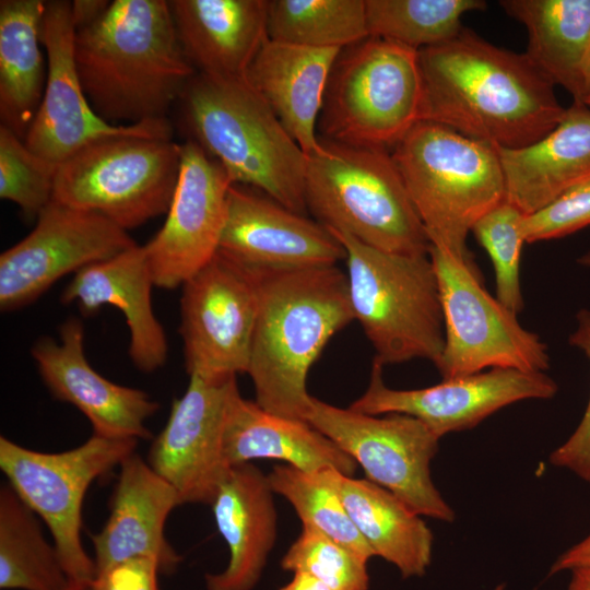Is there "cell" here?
Returning <instances> with one entry per match:
<instances>
[{"instance_id": "obj_37", "label": "cell", "mask_w": 590, "mask_h": 590, "mask_svg": "<svg viewBox=\"0 0 590 590\" xmlns=\"http://www.w3.org/2000/svg\"><path fill=\"white\" fill-rule=\"evenodd\" d=\"M522 216L505 200L482 216L471 231L492 260L496 298L515 315L524 305L519 273L521 249L526 243L519 228Z\"/></svg>"}, {"instance_id": "obj_25", "label": "cell", "mask_w": 590, "mask_h": 590, "mask_svg": "<svg viewBox=\"0 0 590 590\" xmlns=\"http://www.w3.org/2000/svg\"><path fill=\"white\" fill-rule=\"evenodd\" d=\"M495 149L505 200L523 215L534 213L590 179V109L574 101L559 123L542 139L523 148Z\"/></svg>"}, {"instance_id": "obj_18", "label": "cell", "mask_w": 590, "mask_h": 590, "mask_svg": "<svg viewBox=\"0 0 590 590\" xmlns=\"http://www.w3.org/2000/svg\"><path fill=\"white\" fill-rule=\"evenodd\" d=\"M40 36L47 56V79L40 106L25 139L32 152L60 164L98 139L138 128L140 122L108 123L88 103L74 59L71 1H46Z\"/></svg>"}, {"instance_id": "obj_20", "label": "cell", "mask_w": 590, "mask_h": 590, "mask_svg": "<svg viewBox=\"0 0 590 590\" xmlns=\"http://www.w3.org/2000/svg\"><path fill=\"white\" fill-rule=\"evenodd\" d=\"M60 342L39 338L32 346L39 375L52 396L74 405L90 421L93 434L107 438L149 439L145 422L158 403L143 390L117 385L86 359L84 328L78 318L59 329Z\"/></svg>"}, {"instance_id": "obj_4", "label": "cell", "mask_w": 590, "mask_h": 590, "mask_svg": "<svg viewBox=\"0 0 590 590\" xmlns=\"http://www.w3.org/2000/svg\"><path fill=\"white\" fill-rule=\"evenodd\" d=\"M178 102L188 140L216 160L234 185L256 188L294 212L307 211V155L246 78L196 72Z\"/></svg>"}, {"instance_id": "obj_13", "label": "cell", "mask_w": 590, "mask_h": 590, "mask_svg": "<svg viewBox=\"0 0 590 590\" xmlns=\"http://www.w3.org/2000/svg\"><path fill=\"white\" fill-rule=\"evenodd\" d=\"M179 333L189 376L247 373L257 316V280L217 252L182 284Z\"/></svg>"}, {"instance_id": "obj_22", "label": "cell", "mask_w": 590, "mask_h": 590, "mask_svg": "<svg viewBox=\"0 0 590 590\" xmlns=\"http://www.w3.org/2000/svg\"><path fill=\"white\" fill-rule=\"evenodd\" d=\"M268 475L247 462L229 468L211 503L229 560L219 574H206V590H252L278 535V514Z\"/></svg>"}, {"instance_id": "obj_48", "label": "cell", "mask_w": 590, "mask_h": 590, "mask_svg": "<svg viewBox=\"0 0 590 590\" xmlns=\"http://www.w3.org/2000/svg\"><path fill=\"white\" fill-rule=\"evenodd\" d=\"M583 104H586V105L588 106V108L590 109V97H588V98L583 102Z\"/></svg>"}, {"instance_id": "obj_35", "label": "cell", "mask_w": 590, "mask_h": 590, "mask_svg": "<svg viewBox=\"0 0 590 590\" xmlns=\"http://www.w3.org/2000/svg\"><path fill=\"white\" fill-rule=\"evenodd\" d=\"M284 570L305 573L330 590H368L367 560L306 526L281 560Z\"/></svg>"}, {"instance_id": "obj_42", "label": "cell", "mask_w": 590, "mask_h": 590, "mask_svg": "<svg viewBox=\"0 0 590 590\" xmlns=\"http://www.w3.org/2000/svg\"><path fill=\"white\" fill-rule=\"evenodd\" d=\"M111 1L107 0H75L71 1V14L75 30L85 27L108 9Z\"/></svg>"}, {"instance_id": "obj_29", "label": "cell", "mask_w": 590, "mask_h": 590, "mask_svg": "<svg viewBox=\"0 0 590 590\" xmlns=\"http://www.w3.org/2000/svg\"><path fill=\"white\" fill-rule=\"evenodd\" d=\"M499 4L526 26L527 58L554 85L583 103L590 59V0H503Z\"/></svg>"}, {"instance_id": "obj_32", "label": "cell", "mask_w": 590, "mask_h": 590, "mask_svg": "<svg viewBox=\"0 0 590 590\" xmlns=\"http://www.w3.org/2000/svg\"><path fill=\"white\" fill-rule=\"evenodd\" d=\"M268 37L343 50L369 37L365 0H269Z\"/></svg>"}, {"instance_id": "obj_24", "label": "cell", "mask_w": 590, "mask_h": 590, "mask_svg": "<svg viewBox=\"0 0 590 590\" xmlns=\"http://www.w3.org/2000/svg\"><path fill=\"white\" fill-rule=\"evenodd\" d=\"M267 0H172L180 46L196 72L246 78L268 37Z\"/></svg>"}, {"instance_id": "obj_40", "label": "cell", "mask_w": 590, "mask_h": 590, "mask_svg": "<svg viewBox=\"0 0 590 590\" xmlns=\"http://www.w3.org/2000/svg\"><path fill=\"white\" fill-rule=\"evenodd\" d=\"M158 563L150 557L131 558L96 574L92 590H158Z\"/></svg>"}, {"instance_id": "obj_39", "label": "cell", "mask_w": 590, "mask_h": 590, "mask_svg": "<svg viewBox=\"0 0 590 590\" xmlns=\"http://www.w3.org/2000/svg\"><path fill=\"white\" fill-rule=\"evenodd\" d=\"M576 318L577 326L568 341L582 351L590 362V310L581 309ZM550 462L573 471L590 484V398L577 428L550 455Z\"/></svg>"}, {"instance_id": "obj_9", "label": "cell", "mask_w": 590, "mask_h": 590, "mask_svg": "<svg viewBox=\"0 0 590 590\" xmlns=\"http://www.w3.org/2000/svg\"><path fill=\"white\" fill-rule=\"evenodd\" d=\"M417 50L381 37L343 49L331 71L318 127L321 139L388 150L421 121Z\"/></svg>"}, {"instance_id": "obj_47", "label": "cell", "mask_w": 590, "mask_h": 590, "mask_svg": "<svg viewBox=\"0 0 590 590\" xmlns=\"http://www.w3.org/2000/svg\"><path fill=\"white\" fill-rule=\"evenodd\" d=\"M578 263L590 267V250L578 258Z\"/></svg>"}, {"instance_id": "obj_8", "label": "cell", "mask_w": 590, "mask_h": 590, "mask_svg": "<svg viewBox=\"0 0 590 590\" xmlns=\"http://www.w3.org/2000/svg\"><path fill=\"white\" fill-rule=\"evenodd\" d=\"M345 250L354 320L382 367L415 358L438 364L445 344L438 281L429 255L390 252L329 228Z\"/></svg>"}, {"instance_id": "obj_27", "label": "cell", "mask_w": 590, "mask_h": 590, "mask_svg": "<svg viewBox=\"0 0 590 590\" xmlns=\"http://www.w3.org/2000/svg\"><path fill=\"white\" fill-rule=\"evenodd\" d=\"M223 450L228 467L268 458L307 472L335 469L353 476L357 468L350 455L308 422L269 413L239 391L228 408Z\"/></svg>"}, {"instance_id": "obj_3", "label": "cell", "mask_w": 590, "mask_h": 590, "mask_svg": "<svg viewBox=\"0 0 590 590\" xmlns=\"http://www.w3.org/2000/svg\"><path fill=\"white\" fill-rule=\"evenodd\" d=\"M252 271L257 316L247 374L255 401L269 413L305 421L309 369L354 320L346 273L337 266Z\"/></svg>"}, {"instance_id": "obj_23", "label": "cell", "mask_w": 590, "mask_h": 590, "mask_svg": "<svg viewBox=\"0 0 590 590\" xmlns=\"http://www.w3.org/2000/svg\"><path fill=\"white\" fill-rule=\"evenodd\" d=\"M154 285L144 246L132 248L75 273L63 290L61 303H76L83 315L111 305L121 310L130 331L128 353L143 373L161 368L167 358V340L156 318L151 291Z\"/></svg>"}, {"instance_id": "obj_7", "label": "cell", "mask_w": 590, "mask_h": 590, "mask_svg": "<svg viewBox=\"0 0 590 590\" xmlns=\"http://www.w3.org/2000/svg\"><path fill=\"white\" fill-rule=\"evenodd\" d=\"M167 118L98 139L59 164L52 200L97 213L125 231L166 214L177 185L181 144Z\"/></svg>"}, {"instance_id": "obj_21", "label": "cell", "mask_w": 590, "mask_h": 590, "mask_svg": "<svg viewBox=\"0 0 590 590\" xmlns=\"http://www.w3.org/2000/svg\"><path fill=\"white\" fill-rule=\"evenodd\" d=\"M110 514L92 535L96 574L137 557L155 559L163 573H172L180 556L167 542L164 527L170 511L181 505L176 489L135 452L119 465Z\"/></svg>"}, {"instance_id": "obj_33", "label": "cell", "mask_w": 590, "mask_h": 590, "mask_svg": "<svg viewBox=\"0 0 590 590\" xmlns=\"http://www.w3.org/2000/svg\"><path fill=\"white\" fill-rule=\"evenodd\" d=\"M369 36L414 50L442 44L463 27L469 11L484 10L482 0H365Z\"/></svg>"}, {"instance_id": "obj_28", "label": "cell", "mask_w": 590, "mask_h": 590, "mask_svg": "<svg viewBox=\"0 0 590 590\" xmlns=\"http://www.w3.org/2000/svg\"><path fill=\"white\" fill-rule=\"evenodd\" d=\"M323 473L375 556L393 564L403 578L424 576L434 536L421 516L367 479H353L335 469Z\"/></svg>"}, {"instance_id": "obj_41", "label": "cell", "mask_w": 590, "mask_h": 590, "mask_svg": "<svg viewBox=\"0 0 590 590\" xmlns=\"http://www.w3.org/2000/svg\"><path fill=\"white\" fill-rule=\"evenodd\" d=\"M590 566V534L564 552L551 566L550 575Z\"/></svg>"}, {"instance_id": "obj_30", "label": "cell", "mask_w": 590, "mask_h": 590, "mask_svg": "<svg viewBox=\"0 0 590 590\" xmlns=\"http://www.w3.org/2000/svg\"><path fill=\"white\" fill-rule=\"evenodd\" d=\"M46 1H0V118L24 142L40 106L47 67L42 51Z\"/></svg>"}, {"instance_id": "obj_11", "label": "cell", "mask_w": 590, "mask_h": 590, "mask_svg": "<svg viewBox=\"0 0 590 590\" xmlns=\"http://www.w3.org/2000/svg\"><path fill=\"white\" fill-rule=\"evenodd\" d=\"M428 255L444 318L445 344L435 366L442 379L487 368L544 373L550 367L546 344L486 292L475 264L433 245Z\"/></svg>"}, {"instance_id": "obj_31", "label": "cell", "mask_w": 590, "mask_h": 590, "mask_svg": "<svg viewBox=\"0 0 590 590\" xmlns=\"http://www.w3.org/2000/svg\"><path fill=\"white\" fill-rule=\"evenodd\" d=\"M70 583L37 515L4 484L0 489V588L66 590Z\"/></svg>"}, {"instance_id": "obj_46", "label": "cell", "mask_w": 590, "mask_h": 590, "mask_svg": "<svg viewBox=\"0 0 590 590\" xmlns=\"http://www.w3.org/2000/svg\"><path fill=\"white\" fill-rule=\"evenodd\" d=\"M66 590H92L91 582H71Z\"/></svg>"}, {"instance_id": "obj_17", "label": "cell", "mask_w": 590, "mask_h": 590, "mask_svg": "<svg viewBox=\"0 0 590 590\" xmlns=\"http://www.w3.org/2000/svg\"><path fill=\"white\" fill-rule=\"evenodd\" d=\"M175 399L167 423L154 439L148 463L177 492L181 505H211L227 474L223 450L229 404L239 391L236 376L205 379L189 376Z\"/></svg>"}, {"instance_id": "obj_26", "label": "cell", "mask_w": 590, "mask_h": 590, "mask_svg": "<svg viewBox=\"0 0 590 590\" xmlns=\"http://www.w3.org/2000/svg\"><path fill=\"white\" fill-rule=\"evenodd\" d=\"M341 51L268 38L248 68L246 79L306 155L320 144L316 129Z\"/></svg>"}, {"instance_id": "obj_6", "label": "cell", "mask_w": 590, "mask_h": 590, "mask_svg": "<svg viewBox=\"0 0 590 590\" xmlns=\"http://www.w3.org/2000/svg\"><path fill=\"white\" fill-rule=\"evenodd\" d=\"M320 139L307 155V210L380 250L427 255L430 241L391 153Z\"/></svg>"}, {"instance_id": "obj_10", "label": "cell", "mask_w": 590, "mask_h": 590, "mask_svg": "<svg viewBox=\"0 0 590 590\" xmlns=\"http://www.w3.org/2000/svg\"><path fill=\"white\" fill-rule=\"evenodd\" d=\"M138 439L93 434L62 452H40L0 437V468L19 497L43 519L71 582H91L95 562L81 540L85 493L98 476L134 452Z\"/></svg>"}, {"instance_id": "obj_12", "label": "cell", "mask_w": 590, "mask_h": 590, "mask_svg": "<svg viewBox=\"0 0 590 590\" xmlns=\"http://www.w3.org/2000/svg\"><path fill=\"white\" fill-rule=\"evenodd\" d=\"M359 464L367 480L386 488L418 516L456 518L430 476L439 437L422 421L399 413L369 415L311 396L305 417Z\"/></svg>"}, {"instance_id": "obj_5", "label": "cell", "mask_w": 590, "mask_h": 590, "mask_svg": "<svg viewBox=\"0 0 590 590\" xmlns=\"http://www.w3.org/2000/svg\"><path fill=\"white\" fill-rule=\"evenodd\" d=\"M391 155L430 245L475 264L467 236L482 216L505 201L496 149L422 120Z\"/></svg>"}, {"instance_id": "obj_45", "label": "cell", "mask_w": 590, "mask_h": 590, "mask_svg": "<svg viewBox=\"0 0 590 590\" xmlns=\"http://www.w3.org/2000/svg\"><path fill=\"white\" fill-rule=\"evenodd\" d=\"M590 97V59L588 62L587 71H586V80H585V98L583 102Z\"/></svg>"}, {"instance_id": "obj_34", "label": "cell", "mask_w": 590, "mask_h": 590, "mask_svg": "<svg viewBox=\"0 0 590 590\" xmlns=\"http://www.w3.org/2000/svg\"><path fill=\"white\" fill-rule=\"evenodd\" d=\"M268 480L272 491L291 503L302 526L323 533L367 562L375 556L323 470L307 472L288 464H276Z\"/></svg>"}, {"instance_id": "obj_43", "label": "cell", "mask_w": 590, "mask_h": 590, "mask_svg": "<svg viewBox=\"0 0 590 590\" xmlns=\"http://www.w3.org/2000/svg\"><path fill=\"white\" fill-rule=\"evenodd\" d=\"M279 590H330L316 578L305 573H294L292 580Z\"/></svg>"}, {"instance_id": "obj_38", "label": "cell", "mask_w": 590, "mask_h": 590, "mask_svg": "<svg viewBox=\"0 0 590 590\" xmlns=\"http://www.w3.org/2000/svg\"><path fill=\"white\" fill-rule=\"evenodd\" d=\"M590 225V179L552 202L523 215L519 228L526 243L559 238Z\"/></svg>"}, {"instance_id": "obj_16", "label": "cell", "mask_w": 590, "mask_h": 590, "mask_svg": "<svg viewBox=\"0 0 590 590\" xmlns=\"http://www.w3.org/2000/svg\"><path fill=\"white\" fill-rule=\"evenodd\" d=\"M233 181L197 142L181 144L180 170L164 225L144 246L154 285L182 286L219 251Z\"/></svg>"}, {"instance_id": "obj_19", "label": "cell", "mask_w": 590, "mask_h": 590, "mask_svg": "<svg viewBox=\"0 0 590 590\" xmlns=\"http://www.w3.org/2000/svg\"><path fill=\"white\" fill-rule=\"evenodd\" d=\"M217 252L252 270L337 266L345 260L342 244L328 227L240 185L229 189Z\"/></svg>"}, {"instance_id": "obj_1", "label": "cell", "mask_w": 590, "mask_h": 590, "mask_svg": "<svg viewBox=\"0 0 590 590\" xmlns=\"http://www.w3.org/2000/svg\"><path fill=\"white\" fill-rule=\"evenodd\" d=\"M417 55L421 121L494 148L518 149L548 134L566 111L555 85L524 54L497 47L467 27Z\"/></svg>"}, {"instance_id": "obj_44", "label": "cell", "mask_w": 590, "mask_h": 590, "mask_svg": "<svg viewBox=\"0 0 590 590\" xmlns=\"http://www.w3.org/2000/svg\"><path fill=\"white\" fill-rule=\"evenodd\" d=\"M570 573L568 590H590V566L579 567Z\"/></svg>"}, {"instance_id": "obj_14", "label": "cell", "mask_w": 590, "mask_h": 590, "mask_svg": "<svg viewBox=\"0 0 590 590\" xmlns=\"http://www.w3.org/2000/svg\"><path fill=\"white\" fill-rule=\"evenodd\" d=\"M135 245L127 231L106 217L51 200L33 231L0 256V309L27 306L66 274Z\"/></svg>"}, {"instance_id": "obj_36", "label": "cell", "mask_w": 590, "mask_h": 590, "mask_svg": "<svg viewBox=\"0 0 590 590\" xmlns=\"http://www.w3.org/2000/svg\"><path fill=\"white\" fill-rule=\"evenodd\" d=\"M58 166L0 126V198L15 203L25 217L37 219L52 200Z\"/></svg>"}, {"instance_id": "obj_2", "label": "cell", "mask_w": 590, "mask_h": 590, "mask_svg": "<svg viewBox=\"0 0 590 590\" xmlns=\"http://www.w3.org/2000/svg\"><path fill=\"white\" fill-rule=\"evenodd\" d=\"M74 59L88 103L108 123L166 118L196 74L165 0L111 1L75 30Z\"/></svg>"}, {"instance_id": "obj_15", "label": "cell", "mask_w": 590, "mask_h": 590, "mask_svg": "<svg viewBox=\"0 0 590 590\" xmlns=\"http://www.w3.org/2000/svg\"><path fill=\"white\" fill-rule=\"evenodd\" d=\"M382 366L373 362L366 391L349 406L369 415L406 414L422 421L439 438L475 427L498 410L530 399L553 398L558 387L545 373L493 368L442 379L421 389L389 388Z\"/></svg>"}]
</instances>
